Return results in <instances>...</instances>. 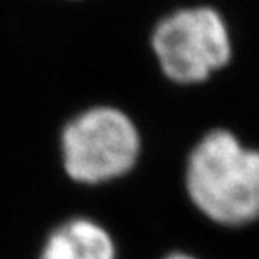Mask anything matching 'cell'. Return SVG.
I'll list each match as a JSON object with an SVG mask.
<instances>
[{
	"label": "cell",
	"mask_w": 259,
	"mask_h": 259,
	"mask_svg": "<svg viewBox=\"0 0 259 259\" xmlns=\"http://www.w3.org/2000/svg\"><path fill=\"white\" fill-rule=\"evenodd\" d=\"M151 45L164 74L177 83H200L231 60V36L212 8L180 9L162 18Z\"/></svg>",
	"instance_id": "3957f363"
},
{
	"label": "cell",
	"mask_w": 259,
	"mask_h": 259,
	"mask_svg": "<svg viewBox=\"0 0 259 259\" xmlns=\"http://www.w3.org/2000/svg\"><path fill=\"white\" fill-rule=\"evenodd\" d=\"M61 148L72 180L99 184L132 169L139 155V134L122 112L99 106L67 124Z\"/></svg>",
	"instance_id": "7a4b0ae2"
},
{
	"label": "cell",
	"mask_w": 259,
	"mask_h": 259,
	"mask_svg": "<svg viewBox=\"0 0 259 259\" xmlns=\"http://www.w3.org/2000/svg\"><path fill=\"white\" fill-rule=\"evenodd\" d=\"M187 189L194 205L223 225L259 218V151L248 150L225 130L200 141L187 164Z\"/></svg>",
	"instance_id": "6da1fadb"
},
{
	"label": "cell",
	"mask_w": 259,
	"mask_h": 259,
	"mask_svg": "<svg viewBox=\"0 0 259 259\" xmlns=\"http://www.w3.org/2000/svg\"><path fill=\"white\" fill-rule=\"evenodd\" d=\"M166 259H194V257H189V255H186V254H173Z\"/></svg>",
	"instance_id": "5b68a950"
},
{
	"label": "cell",
	"mask_w": 259,
	"mask_h": 259,
	"mask_svg": "<svg viewBox=\"0 0 259 259\" xmlns=\"http://www.w3.org/2000/svg\"><path fill=\"white\" fill-rule=\"evenodd\" d=\"M41 259H115V248L103 227L79 218L53 232Z\"/></svg>",
	"instance_id": "277c9868"
}]
</instances>
